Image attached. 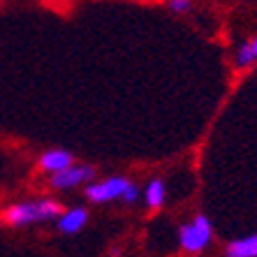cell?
<instances>
[{
  "mask_svg": "<svg viewBox=\"0 0 257 257\" xmlns=\"http://www.w3.org/2000/svg\"><path fill=\"white\" fill-rule=\"evenodd\" d=\"M93 176H95V167H90V165H70V167L51 174V188L72 190V188L88 183Z\"/></svg>",
  "mask_w": 257,
  "mask_h": 257,
  "instance_id": "obj_4",
  "label": "cell"
},
{
  "mask_svg": "<svg viewBox=\"0 0 257 257\" xmlns=\"http://www.w3.org/2000/svg\"><path fill=\"white\" fill-rule=\"evenodd\" d=\"M137 197H139V190H137V186L135 183H130V186L125 188V192H123V202L125 204H132V202H137Z\"/></svg>",
  "mask_w": 257,
  "mask_h": 257,
  "instance_id": "obj_11",
  "label": "cell"
},
{
  "mask_svg": "<svg viewBox=\"0 0 257 257\" xmlns=\"http://www.w3.org/2000/svg\"><path fill=\"white\" fill-rule=\"evenodd\" d=\"M225 255L227 257H257V234L232 241L225 248Z\"/></svg>",
  "mask_w": 257,
  "mask_h": 257,
  "instance_id": "obj_7",
  "label": "cell"
},
{
  "mask_svg": "<svg viewBox=\"0 0 257 257\" xmlns=\"http://www.w3.org/2000/svg\"><path fill=\"white\" fill-rule=\"evenodd\" d=\"M211 236H213V227L206 215H197L190 225H183L179 229L181 248L186 252H202L211 243Z\"/></svg>",
  "mask_w": 257,
  "mask_h": 257,
  "instance_id": "obj_2",
  "label": "cell"
},
{
  "mask_svg": "<svg viewBox=\"0 0 257 257\" xmlns=\"http://www.w3.org/2000/svg\"><path fill=\"white\" fill-rule=\"evenodd\" d=\"M127 186H130V181L125 176H111V179H104L100 183H88L84 192L90 202L104 204V202H111V199H120Z\"/></svg>",
  "mask_w": 257,
  "mask_h": 257,
  "instance_id": "obj_3",
  "label": "cell"
},
{
  "mask_svg": "<svg viewBox=\"0 0 257 257\" xmlns=\"http://www.w3.org/2000/svg\"><path fill=\"white\" fill-rule=\"evenodd\" d=\"M70 165H74V158H72V153L65 149H51L40 158V167H42L44 172H51V174L70 167Z\"/></svg>",
  "mask_w": 257,
  "mask_h": 257,
  "instance_id": "obj_5",
  "label": "cell"
},
{
  "mask_svg": "<svg viewBox=\"0 0 257 257\" xmlns=\"http://www.w3.org/2000/svg\"><path fill=\"white\" fill-rule=\"evenodd\" d=\"M234 60H236V65L239 67H250L252 63H255V54H252V47L250 42H243L239 49H236V56H234Z\"/></svg>",
  "mask_w": 257,
  "mask_h": 257,
  "instance_id": "obj_9",
  "label": "cell"
},
{
  "mask_svg": "<svg viewBox=\"0 0 257 257\" xmlns=\"http://www.w3.org/2000/svg\"><path fill=\"white\" fill-rule=\"evenodd\" d=\"M63 213V206L54 199H37V202H21L12 204L10 209L3 213V220L12 227H24L30 222H44L51 218H58Z\"/></svg>",
  "mask_w": 257,
  "mask_h": 257,
  "instance_id": "obj_1",
  "label": "cell"
},
{
  "mask_svg": "<svg viewBox=\"0 0 257 257\" xmlns=\"http://www.w3.org/2000/svg\"><path fill=\"white\" fill-rule=\"evenodd\" d=\"M162 202H165V183L160 179H153L146 186V204L151 209H160Z\"/></svg>",
  "mask_w": 257,
  "mask_h": 257,
  "instance_id": "obj_8",
  "label": "cell"
},
{
  "mask_svg": "<svg viewBox=\"0 0 257 257\" xmlns=\"http://www.w3.org/2000/svg\"><path fill=\"white\" fill-rule=\"evenodd\" d=\"M167 7L176 14H186L192 10V0H167Z\"/></svg>",
  "mask_w": 257,
  "mask_h": 257,
  "instance_id": "obj_10",
  "label": "cell"
},
{
  "mask_svg": "<svg viewBox=\"0 0 257 257\" xmlns=\"http://www.w3.org/2000/svg\"><path fill=\"white\" fill-rule=\"evenodd\" d=\"M250 47H252V54H255V58H257V35L250 40Z\"/></svg>",
  "mask_w": 257,
  "mask_h": 257,
  "instance_id": "obj_12",
  "label": "cell"
},
{
  "mask_svg": "<svg viewBox=\"0 0 257 257\" xmlns=\"http://www.w3.org/2000/svg\"><path fill=\"white\" fill-rule=\"evenodd\" d=\"M88 220V211L86 209H70L65 213H60V220H58V229L65 234H77L79 229L86 225Z\"/></svg>",
  "mask_w": 257,
  "mask_h": 257,
  "instance_id": "obj_6",
  "label": "cell"
}]
</instances>
